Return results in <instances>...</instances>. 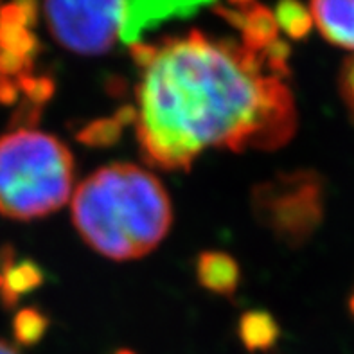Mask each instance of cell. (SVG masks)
I'll return each mask as SVG.
<instances>
[{
    "label": "cell",
    "instance_id": "cell-1",
    "mask_svg": "<svg viewBox=\"0 0 354 354\" xmlns=\"http://www.w3.org/2000/svg\"><path fill=\"white\" fill-rule=\"evenodd\" d=\"M234 8L236 38L191 29L131 47L139 67L135 130L153 166L187 171L207 149H275L295 133L277 24L250 0Z\"/></svg>",
    "mask_w": 354,
    "mask_h": 354
},
{
    "label": "cell",
    "instance_id": "cell-2",
    "mask_svg": "<svg viewBox=\"0 0 354 354\" xmlns=\"http://www.w3.org/2000/svg\"><path fill=\"white\" fill-rule=\"evenodd\" d=\"M72 221L88 247L113 261L148 256L173 223L169 194L157 176L133 164H110L72 194Z\"/></svg>",
    "mask_w": 354,
    "mask_h": 354
},
{
    "label": "cell",
    "instance_id": "cell-3",
    "mask_svg": "<svg viewBox=\"0 0 354 354\" xmlns=\"http://www.w3.org/2000/svg\"><path fill=\"white\" fill-rule=\"evenodd\" d=\"M71 149L50 133L18 128L0 137V214L17 221L59 211L74 194Z\"/></svg>",
    "mask_w": 354,
    "mask_h": 354
},
{
    "label": "cell",
    "instance_id": "cell-4",
    "mask_svg": "<svg viewBox=\"0 0 354 354\" xmlns=\"http://www.w3.org/2000/svg\"><path fill=\"white\" fill-rule=\"evenodd\" d=\"M35 20V0L0 4V104L15 103L20 95L41 104L53 90L49 81L32 74L38 50Z\"/></svg>",
    "mask_w": 354,
    "mask_h": 354
},
{
    "label": "cell",
    "instance_id": "cell-5",
    "mask_svg": "<svg viewBox=\"0 0 354 354\" xmlns=\"http://www.w3.org/2000/svg\"><path fill=\"white\" fill-rule=\"evenodd\" d=\"M44 15L65 49L95 56L124 35L128 0H44Z\"/></svg>",
    "mask_w": 354,
    "mask_h": 354
},
{
    "label": "cell",
    "instance_id": "cell-6",
    "mask_svg": "<svg viewBox=\"0 0 354 354\" xmlns=\"http://www.w3.org/2000/svg\"><path fill=\"white\" fill-rule=\"evenodd\" d=\"M310 15L329 44L354 50V0H311Z\"/></svg>",
    "mask_w": 354,
    "mask_h": 354
},
{
    "label": "cell",
    "instance_id": "cell-7",
    "mask_svg": "<svg viewBox=\"0 0 354 354\" xmlns=\"http://www.w3.org/2000/svg\"><path fill=\"white\" fill-rule=\"evenodd\" d=\"M342 97L354 117V56L342 71Z\"/></svg>",
    "mask_w": 354,
    "mask_h": 354
},
{
    "label": "cell",
    "instance_id": "cell-8",
    "mask_svg": "<svg viewBox=\"0 0 354 354\" xmlns=\"http://www.w3.org/2000/svg\"><path fill=\"white\" fill-rule=\"evenodd\" d=\"M0 354H20L13 346H9L8 342L0 340Z\"/></svg>",
    "mask_w": 354,
    "mask_h": 354
}]
</instances>
